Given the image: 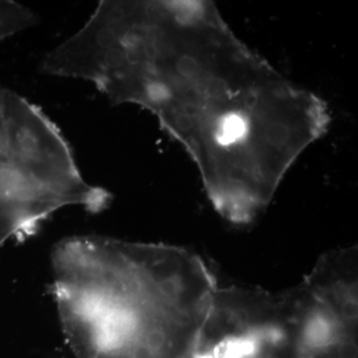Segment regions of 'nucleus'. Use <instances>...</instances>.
<instances>
[{
	"instance_id": "1",
	"label": "nucleus",
	"mask_w": 358,
	"mask_h": 358,
	"mask_svg": "<svg viewBox=\"0 0 358 358\" xmlns=\"http://www.w3.org/2000/svg\"><path fill=\"white\" fill-rule=\"evenodd\" d=\"M138 105L187 150L212 203L255 217L327 124L326 108L231 33L211 4L181 2L148 32Z\"/></svg>"
},
{
	"instance_id": "2",
	"label": "nucleus",
	"mask_w": 358,
	"mask_h": 358,
	"mask_svg": "<svg viewBox=\"0 0 358 358\" xmlns=\"http://www.w3.org/2000/svg\"><path fill=\"white\" fill-rule=\"evenodd\" d=\"M52 272L76 358H193L218 289L185 249L107 237L63 240Z\"/></svg>"
},
{
	"instance_id": "3",
	"label": "nucleus",
	"mask_w": 358,
	"mask_h": 358,
	"mask_svg": "<svg viewBox=\"0 0 358 358\" xmlns=\"http://www.w3.org/2000/svg\"><path fill=\"white\" fill-rule=\"evenodd\" d=\"M0 162L74 193L90 212L105 210L112 202L110 192L85 181L69 143L43 110L3 87H0Z\"/></svg>"
},
{
	"instance_id": "4",
	"label": "nucleus",
	"mask_w": 358,
	"mask_h": 358,
	"mask_svg": "<svg viewBox=\"0 0 358 358\" xmlns=\"http://www.w3.org/2000/svg\"><path fill=\"white\" fill-rule=\"evenodd\" d=\"M136 13L138 1L99 2L84 27L45 56L42 71L86 80L102 91L129 64Z\"/></svg>"
},
{
	"instance_id": "5",
	"label": "nucleus",
	"mask_w": 358,
	"mask_h": 358,
	"mask_svg": "<svg viewBox=\"0 0 358 358\" xmlns=\"http://www.w3.org/2000/svg\"><path fill=\"white\" fill-rule=\"evenodd\" d=\"M83 200L13 164L0 162V246L9 239H25L63 207Z\"/></svg>"
},
{
	"instance_id": "6",
	"label": "nucleus",
	"mask_w": 358,
	"mask_h": 358,
	"mask_svg": "<svg viewBox=\"0 0 358 358\" xmlns=\"http://www.w3.org/2000/svg\"><path fill=\"white\" fill-rule=\"evenodd\" d=\"M31 9L11 0H0V42L38 23Z\"/></svg>"
}]
</instances>
